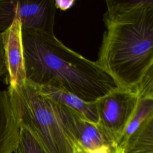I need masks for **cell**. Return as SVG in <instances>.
Masks as SVG:
<instances>
[{"mask_svg": "<svg viewBox=\"0 0 153 153\" xmlns=\"http://www.w3.org/2000/svg\"><path fill=\"white\" fill-rule=\"evenodd\" d=\"M26 81L58 88L94 102L117 88L96 62L65 46L54 33L22 29Z\"/></svg>", "mask_w": 153, "mask_h": 153, "instance_id": "7a4b0ae2", "label": "cell"}, {"mask_svg": "<svg viewBox=\"0 0 153 153\" xmlns=\"http://www.w3.org/2000/svg\"><path fill=\"white\" fill-rule=\"evenodd\" d=\"M22 28L16 19L11 26L1 33L7 74L9 86L15 89L26 81L22 44Z\"/></svg>", "mask_w": 153, "mask_h": 153, "instance_id": "5b68a950", "label": "cell"}, {"mask_svg": "<svg viewBox=\"0 0 153 153\" xmlns=\"http://www.w3.org/2000/svg\"><path fill=\"white\" fill-rule=\"evenodd\" d=\"M75 1L74 0L65 1V0H56L54 1V5L56 9L62 11L69 10L75 4Z\"/></svg>", "mask_w": 153, "mask_h": 153, "instance_id": "5bb4252c", "label": "cell"}, {"mask_svg": "<svg viewBox=\"0 0 153 153\" xmlns=\"http://www.w3.org/2000/svg\"><path fill=\"white\" fill-rule=\"evenodd\" d=\"M133 90L140 99H153V68L146 73Z\"/></svg>", "mask_w": 153, "mask_h": 153, "instance_id": "4fadbf2b", "label": "cell"}, {"mask_svg": "<svg viewBox=\"0 0 153 153\" xmlns=\"http://www.w3.org/2000/svg\"><path fill=\"white\" fill-rule=\"evenodd\" d=\"M112 153H124V152L119 147L116 145H114L112 149Z\"/></svg>", "mask_w": 153, "mask_h": 153, "instance_id": "e0dca14e", "label": "cell"}, {"mask_svg": "<svg viewBox=\"0 0 153 153\" xmlns=\"http://www.w3.org/2000/svg\"><path fill=\"white\" fill-rule=\"evenodd\" d=\"M14 152L46 153L33 135L23 126H20L19 142Z\"/></svg>", "mask_w": 153, "mask_h": 153, "instance_id": "7c38bea8", "label": "cell"}, {"mask_svg": "<svg viewBox=\"0 0 153 153\" xmlns=\"http://www.w3.org/2000/svg\"><path fill=\"white\" fill-rule=\"evenodd\" d=\"M96 63L118 87L134 90L153 68V1H106Z\"/></svg>", "mask_w": 153, "mask_h": 153, "instance_id": "6da1fadb", "label": "cell"}, {"mask_svg": "<svg viewBox=\"0 0 153 153\" xmlns=\"http://www.w3.org/2000/svg\"><path fill=\"white\" fill-rule=\"evenodd\" d=\"M139 100L133 90L117 87L96 101L97 126L113 145L120 140L136 112Z\"/></svg>", "mask_w": 153, "mask_h": 153, "instance_id": "277c9868", "label": "cell"}, {"mask_svg": "<svg viewBox=\"0 0 153 153\" xmlns=\"http://www.w3.org/2000/svg\"><path fill=\"white\" fill-rule=\"evenodd\" d=\"M18 17L22 29L54 33L56 8L53 0L17 1Z\"/></svg>", "mask_w": 153, "mask_h": 153, "instance_id": "8992f818", "label": "cell"}, {"mask_svg": "<svg viewBox=\"0 0 153 153\" xmlns=\"http://www.w3.org/2000/svg\"><path fill=\"white\" fill-rule=\"evenodd\" d=\"M33 86L43 96L78 112L88 121L97 124L98 114L96 102H85L74 94L58 88L47 85Z\"/></svg>", "mask_w": 153, "mask_h": 153, "instance_id": "ba28073f", "label": "cell"}, {"mask_svg": "<svg viewBox=\"0 0 153 153\" xmlns=\"http://www.w3.org/2000/svg\"><path fill=\"white\" fill-rule=\"evenodd\" d=\"M114 145L103 146L93 151L87 152L88 153H112V149Z\"/></svg>", "mask_w": 153, "mask_h": 153, "instance_id": "2e32d148", "label": "cell"}, {"mask_svg": "<svg viewBox=\"0 0 153 153\" xmlns=\"http://www.w3.org/2000/svg\"><path fill=\"white\" fill-rule=\"evenodd\" d=\"M20 124L8 92L0 90V153H13L17 148Z\"/></svg>", "mask_w": 153, "mask_h": 153, "instance_id": "52a82bcc", "label": "cell"}, {"mask_svg": "<svg viewBox=\"0 0 153 153\" xmlns=\"http://www.w3.org/2000/svg\"><path fill=\"white\" fill-rule=\"evenodd\" d=\"M77 143L78 147L86 152L106 145H115L109 141L97 124L88 121L83 117L79 122Z\"/></svg>", "mask_w": 153, "mask_h": 153, "instance_id": "30bf717a", "label": "cell"}, {"mask_svg": "<svg viewBox=\"0 0 153 153\" xmlns=\"http://www.w3.org/2000/svg\"><path fill=\"white\" fill-rule=\"evenodd\" d=\"M153 115V99H140L136 112L126 127L117 146L123 143L150 116Z\"/></svg>", "mask_w": 153, "mask_h": 153, "instance_id": "8fae6325", "label": "cell"}, {"mask_svg": "<svg viewBox=\"0 0 153 153\" xmlns=\"http://www.w3.org/2000/svg\"><path fill=\"white\" fill-rule=\"evenodd\" d=\"M117 146L124 153H153V115L149 117L126 141Z\"/></svg>", "mask_w": 153, "mask_h": 153, "instance_id": "9c48e42d", "label": "cell"}, {"mask_svg": "<svg viewBox=\"0 0 153 153\" xmlns=\"http://www.w3.org/2000/svg\"><path fill=\"white\" fill-rule=\"evenodd\" d=\"M7 91L20 126L33 135L46 153H75L81 114L43 96L27 81Z\"/></svg>", "mask_w": 153, "mask_h": 153, "instance_id": "3957f363", "label": "cell"}, {"mask_svg": "<svg viewBox=\"0 0 153 153\" xmlns=\"http://www.w3.org/2000/svg\"><path fill=\"white\" fill-rule=\"evenodd\" d=\"M5 74H7V69H6L5 63L1 33H0V79L2 76V75H4Z\"/></svg>", "mask_w": 153, "mask_h": 153, "instance_id": "9a60e30c", "label": "cell"}]
</instances>
